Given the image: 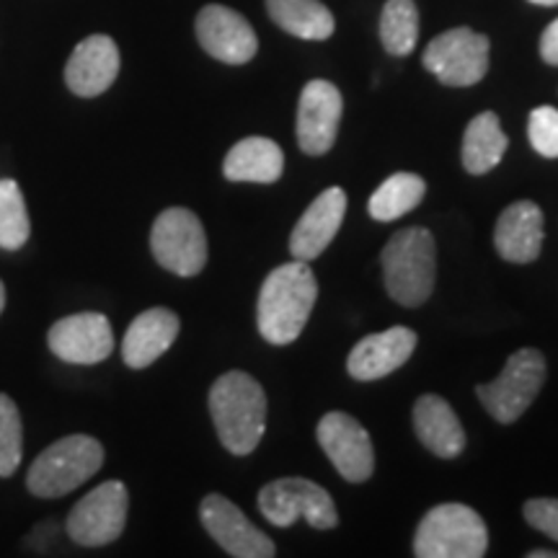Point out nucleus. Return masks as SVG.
<instances>
[{"label": "nucleus", "instance_id": "nucleus-1", "mask_svg": "<svg viewBox=\"0 0 558 558\" xmlns=\"http://www.w3.org/2000/svg\"><path fill=\"white\" fill-rule=\"evenodd\" d=\"M318 298V282L308 262H290L269 271L256 305L259 333L269 344H290L303 333Z\"/></svg>", "mask_w": 558, "mask_h": 558}, {"label": "nucleus", "instance_id": "nucleus-2", "mask_svg": "<svg viewBox=\"0 0 558 558\" xmlns=\"http://www.w3.org/2000/svg\"><path fill=\"white\" fill-rule=\"evenodd\" d=\"M209 414L226 450L248 456L259 448L267 429V396L251 375L233 369L220 375L209 390Z\"/></svg>", "mask_w": 558, "mask_h": 558}, {"label": "nucleus", "instance_id": "nucleus-3", "mask_svg": "<svg viewBox=\"0 0 558 558\" xmlns=\"http://www.w3.org/2000/svg\"><path fill=\"white\" fill-rule=\"evenodd\" d=\"M388 295L399 305L427 303L437 279V246L427 228H403L383 248Z\"/></svg>", "mask_w": 558, "mask_h": 558}, {"label": "nucleus", "instance_id": "nucleus-4", "mask_svg": "<svg viewBox=\"0 0 558 558\" xmlns=\"http://www.w3.org/2000/svg\"><path fill=\"white\" fill-rule=\"evenodd\" d=\"M104 445L96 437L70 435L52 442L41 456L34 458L26 486L34 497L58 499L86 484L101 471Z\"/></svg>", "mask_w": 558, "mask_h": 558}, {"label": "nucleus", "instance_id": "nucleus-5", "mask_svg": "<svg viewBox=\"0 0 558 558\" xmlns=\"http://www.w3.org/2000/svg\"><path fill=\"white\" fill-rule=\"evenodd\" d=\"M486 548L484 520L465 505L432 507L414 535L418 558H481L486 556Z\"/></svg>", "mask_w": 558, "mask_h": 558}, {"label": "nucleus", "instance_id": "nucleus-6", "mask_svg": "<svg viewBox=\"0 0 558 558\" xmlns=\"http://www.w3.org/2000/svg\"><path fill=\"white\" fill-rule=\"evenodd\" d=\"M546 383V360L538 349H520L507 360L497 380L478 386L484 409L501 424H512L525 414Z\"/></svg>", "mask_w": 558, "mask_h": 558}, {"label": "nucleus", "instance_id": "nucleus-7", "mask_svg": "<svg viewBox=\"0 0 558 558\" xmlns=\"http://www.w3.org/2000/svg\"><path fill=\"white\" fill-rule=\"evenodd\" d=\"M259 509L275 527H290L305 520L316 530L337 527V505L324 486L308 478H279L259 492Z\"/></svg>", "mask_w": 558, "mask_h": 558}, {"label": "nucleus", "instance_id": "nucleus-8", "mask_svg": "<svg viewBox=\"0 0 558 558\" xmlns=\"http://www.w3.org/2000/svg\"><path fill=\"white\" fill-rule=\"evenodd\" d=\"M150 251L171 275L194 277L207 264V235L192 209L171 207L160 213L150 230Z\"/></svg>", "mask_w": 558, "mask_h": 558}, {"label": "nucleus", "instance_id": "nucleus-9", "mask_svg": "<svg viewBox=\"0 0 558 558\" xmlns=\"http://www.w3.org/2000/svg\"><path fill=\"white\" fill-rule=\"evenodd\" d=\"M130 494L122 481H107L88 492L78 505L70 509L65 530L78 546L99 548L114 543L128 525Z\"/></svg>", "mask_w": 558, "mask_h": 558}, {"label": "nucleus", "instance_id": "nucleus-10", "mask_svg": "<svg viewBox=\"0 0 558 558\" xmlns=\"http://www.w3.org/2000/svg\"><path fill=\"white\" fill-rule=\"evenodd\" d=\"M424 68L445 86H476L488 70V39L465 26L439 34L424 50Z\"/></svg>", "mask_w": 558, "mask_h": 558}, {"label": "nucleus", "instance_id": "nucleus-11", "mask_svg": "<svg viewBox=\"0 0 558 558\" xmlns=\"http://www.w3.org/2000/svg\"><path fill=\"white\" fill-rule=\"evenodd\" d=\"M316 435L320 448L329 456L333 469L341 473V478L352 481V484H362V481L373 476V439H369L367 429L362 427L357 418L344 414V411H331V414L320 418Z\"/></svg>", "mask_w": 558, "mask_h": 558}, {"label": "nucleus", "instance_id": "nucleus-12", "mask_svg": "<svg viewBox=\"0 0 558 558\" xmlns=\"http://www.w3.org/2000/svg\"><path fill=\"white\" fill-rule=\"evenodd\" d=\"M202 525L218 546L226 550L228 556L235 558H271L277 556L275 543L262 533L259 527H254L246 514L241 512L233 501L220 497V494H209L202 499L199 507Z\"/></svg>", "mask_w": 558, "mask_h": 558}, {"label": "nucleus", "instance_id": "nucleus-13", "mask_svg": "<svg viewBox=\"0 0 558 558\" xmlns=\"http://www.w3.org/2000/svg\"><path fill=\"white\" fill-rule=\"evenodd\" d=\"M341 94L329 81H311L298 104V143L305 156H324L333 148L341 122Z\"/></svg>", "mask_w": 558, "mask_h": 558}, {"label": "nucleus", "instance_id": "nucleus-14", "mask_svg": "<svg viewBox=\"0 0 558 558\" xmlns=\"http://www.w3.org/2000/svg\"><path fill=\"white\" fill-rule=\"evenodd\" d=\"M54 357L73 365H96L114 352V331L101 313H75L58 320L47 333Z\"/></svg>", "mask_w": 558, "mask_h": 558}, {"label": "nucleus", "instance_id": "nucleus-15", "mask_svg": "<svg viewBox=\"0 0 558 558\" xmlns=\"http://www.w3.org/2000/svg\"><path fill=\"white\" fill-rule=\"evenodd\" d=\"M197 39L209 58L226 62V65H243L254 60L259 50V39L251 24L239 11L226 5H205L197 16Z\"/></svg>", "mask_w": 558, "mask_h": 558}, {"label": "nucleus", "instance_id": "nucleus-16", "mask_svg": "<svg viewBox=\"0 0 558 558\" xmlns=\"http://www.w3.org/2000/svg\"><path fill=\"white\" fill-rule=\"evenodd\" d=\"M120 75V50L117 41L107 34H94L83 39L70 54L65 65V83L81 99H94L104 90L111 88V83Z\"/></svg>", "mask_w": 558, "mask_h": 558}, {"label": "nucleus", "instance_id": "nucleus-17", "mask_svg": "<svg viewBox=\"0 0 558 558\" xmlns=\"http://www.w3.org/2000/svg\"><path fill=\"white\" fill-rule=\"evenodd\" d=\"M347 215V192L339 186L320 192L290 235V251L300 262L318 259L339 233Z\"/></svg>", "mask_w": 558, "mask_h": 558}, {"label": "nucleus", "instance_id": "nucleus-18", "mask_svg": "<svg viewBox=\"0 0 558 558\" xmlns=\"http://www.w3.org/2000/svg\"><path fill=\"white\" fill-rule=\"evenodd\" d=\"M416 349V333L407 326H396V329L369 333L354 344L349 352L347 369L354 380H378L386 375L407 365V360Z\"/></svg>", "mask_w": 558, "mask_h": 558}, {"label": "nucleus", "instance_id": "nucleus-19", "mask_svg": "<svg viewBox=\"0 0 558 558\" xmlns=\"http://www.w3.org/2000/svg\"><path fill=\"white\" fill-rule=\"evenodd\" d=\"M494 243L501 259L512 264H530L538 259L543 248V213L535 202H514L499 215Z\"/></svg>", "mask_w": 558, "mask_h": 558}, {"label": "nucleus", "instance_id": "nucleus-20", "mask_svg": "<svg viewBox=\"0 0 558 558\" xmlns=\"http://www.w3.org/2000/svg\"><path fill=\"white\" fill-rule=\"evenodd\" d=\"M179 337V316L169 308H150L132 320L122 341V357L132 369H143L171 349Z\"/></svg>", "mask_w": 558, "mask_h": 558}, {"label": "nucleus", "instance_id": "nucleus-21", "mask_svg": "<svg viewBox=\"0 0 558 558\" xmlns=\"http://www.w3.org/2000/svg\"><path fill=\"white\" fill-rule=\"evenodd\" d=\"M414 432L437 458H458L465 448V432L456 411L439 396H422L414 403Z\"/></svg>", "mask_w": 558, "mask_h": 558}, {"label": "nucleus", "instance_id": "nucleus-22", "mask_svg": "<svg viewBox=\"0 0 558 558\" xmlns=\"http://www.w3.org/2000/svg\"><path fill=\"white\" fill-rule=\"evenodd\" d=\"M284 171L282 148L269 137H246L228 150L222 173L228 181L275 184Z\"/></svg>", "mask_w": 558, "mask_h": 558}, {"label": "nucleus", "instance_id": "nucleus-23", "mask_svg": "<svg viewBox=\"0 0 558 558\" xmlns=\"http://www.w3.org/2000/svg\"><path fill=\"white\" fill-rule=\"evenodd\" d=\"M267 11L279 29L300 39H329L333 34V16L318 0H267Z\"/></svg>", "mask_w": 558, "mask_h": 558}, {"label": "nucleus", "instance_id": "nucleus-24", "mask_svg": "<svg viewBox=\"0 0 558 558\" xmlns=\"http://www.w3.org/2000/svg\"><path fill=\"white\" fill-rule=\"evenodd\" d=\"M509 140L494 111H484L469 124L463 137V166L473 177L488 173L507 153Z\"/></svg>", "mask_w": 558, "mask_h": 558}, {"label": "nucleus", "instance_id": "nucleus-25", "mask_svg": "<svg viewBox=\"0 0 558 558\" xmlns=\"http://www.w3.org/2000/svg\"><path fill=\"white\" fill-rule=\"evenodd\" d=\"M424 192H427V184H424L422 177L403 171L393 173V177L383 181L378 190L373 192V197H369V218L380 222L399 220L407 213H411V209L422 205Z\"/></svg>", "mask_w": 558, "mask_h": 558}, {"label": "nucleus", "instance_id": "nucleus-26", "mask_svg": "<svg viewBox=\"0 0 558 558\" xmlns=\"http://www.w3.org/2000/svg\"><path fill=\"white\" fill-rule=\"evenodd\" d=\"M383 47L396 58L414 52L418 41V11L414 0H388L380 16Z\"/></svg>", "mask_w": 558, "mask_h": 558}, {"label": "nucleus", "instance_id": "nucleus-27", "mask_svg": "<svg viewBox=\"0 0 558 558\" xmlns=\"http://www.w3.org/2000/svg\"><path fill=\"white\" fill-rule=\"evenodd\" d=\"M32 222L24 192L13 179H0V248L19 251L29 241Z\"/></svg>", "mask_w": 558, "mask_h": 558}, {"label": "nucleus", "instance_id": "nucleus-28", "mask_svg": "<svg viewBox=\"0 0 558 558\" xmlns=\"http://www.w3.org/2000/svg\"><path fill=\"white\" fill-rule=\"evenodd\" d=\"M24 456V427L11 396L0 393V476H13Z\"/></svg>", "mask_w": 558, "mask_h": 558}, {"label": "nucleus", "instance_id": "nucleus-29", "mask_svg": "<svg viewBox=\"0 0 558 558\" xmlns=\"http://www.w3.org/2000/svg\"><path fill=\"white\" fill-rule=\"evenodd\" d=\"M527 137L533 150L541 153L543 158H558V109H533L527 122Z\"/></svg>", "mask_w": 558, "mask_h": 558}, {"label": "nucleus", "instance_id": "nucleus-30", "mask_svg": "<svg viewBox=\"0 0 558 558\" xmlns=\"http://www.w3.org/2000/svg\"><path fill=\"white\" fill-rule=\"evenodd\" d=\"M525 520L548 538L558 541V499H530L525 505Z\"/></svg>", "mask_w": 558, "mask_h": 558}, {"label": "nucleus", "instance_id": "nucleus-31", "mask_svg": "<svg viewBox=\"0 0 558 558\" xmlns=\"http://www.w3.org/2000/svg\"><path fill=\"white\" fill-rule=\"evenodd\" d=\"M541 58L548 62V65H558V19L554 24L543 32L541 37Z\"/></svg>", "mask_w": 558, "mask_h": 558}, {"label": "nucleus", "instance_id": "nucleus-32", "mask_svg": "<svg viewBox=\"0 0 558 558\" xmlns=\"http://www.w3.org/2000/svg\"><path fill=\"white\" fill-rule=\"evenodd\" d=\"M530 558H558V554H550V550H533V554H527Z\"/></svg>", "mask_w": 558, "mask_h": 558}, {"label": "nucleus", "instance_id": "nucleus-33", "mask_svg": "<svg viewBox=\"0 0 558 558\" xmlns=\"http://www.w3.org/2000/svg\"><path fill=\"white\" fill-rule=\"evenodd\" d=\"M3 308H5V288L3 282H0V313H3Z\"/></svg>", "mask_w": 558, "mask_h": 558}, {"label": "nucleus", "instance_id": "nucleus-34", "mask_svg": "<svg viewBox=\"0 0 558 558\" xmlns=\"http://www.w3.org/2000/svg\"><path fill=\"white\" fill-rule=\"evenodd\" d=\"M535 5H558V0H530Z\"/></svg>", "mask_w": 558, "mask_h": 558}]
</instances>
